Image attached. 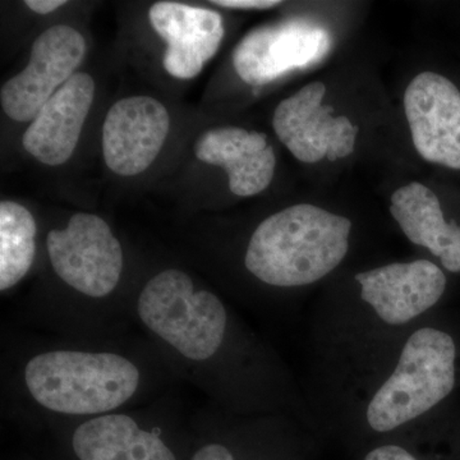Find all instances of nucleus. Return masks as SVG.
<instances>
[{
    "label": "nucleus",
    "mask_w": 460,
    "mask_h": 460,
    "mask_svg": "<svg viewBox=\"0 0 460 460\" xmlns=\"http://www.w3.org/2000/svg\"><path fill=\"white\" fill-rule=\"evenodd\" d=\"M65 4V0H27L26 2L27 7L39 14H49Z\"/></svg>",
    "instance_id": "21"
},
{
    "label": "nucleus",
    "mask_w": 460,
    "mask_h": 460,
    "mask_svg": "<svg viewBox=\"0 0 460 460\" xmlns=\"http://www.w3.org/2000/svg\"><path fill=\"white\" fill-rule=\"evenodd\" d=\"M420 450L416 425L401 434L368 445L361 450L359 460H426Z\"/></svg>",
    "instance_id": "19"
},
{
    "label": "nucleus",
    "mask_w": 460,
    "mask_h": 460,
    "mask_svg": "<svg viewBox=\"0 0 460 460\" xmlns=\"http://www.w3.org/2000/svg\"><path fill=\"white\" fill-rule=\"evenodd\" d=\"M213 4L233 9H270L280 5L281 2L275 0H217Z\"/></svg>",
    "instance_id": "20"
},
{
    "label": "nucleus",
    "mask_w": 460,
    "mask_h": 460,
    "mask_svg": "<svg viewBox=\"0 0 460 460\" xmlns=\"http://www.w3.org/2000/svg\"><path fill=\"white\" fill-rule=\"evenodd\" d=\"M181 381L138 330L68 339L5 323L0 356L2 419L27 436L48 423L148 404Z\"/></svg>",
    "instance_id": "2"
},
{
    "label": "nucleus",
    "mask_w": 460,
    "mask_h": 460,
    "mask_svg": "<svg viewBox=\"0 0 460 460\" xmlns=\"http://www.w3.org/2000/svg\"><path fill=\"white\" fill-rule=\"evenodd\" d=\"M353 222L310 204L271 214L250 233L239 268L255 286L250 307L278 316L288 299L335 274L352 251Z\"/></svg>",
    "instance_id": "6"
},
{
    "label": "nucleus",
    "mask_w": 460,
    "mask_h": 460,
    "mask_svg": "<svg viewBox=\"0 0 460 460\" xmlns=\"http://www.w3.org/2000/svg\"><path fill=\"white\" fill-rule=\"evenodd\" d=\"M86 53V42L74 27L57 25L42 32L32 45L29 65L3 84V111L17 122L35 119L42 107L75 75Z\"/></svg>",
    "instance_id": "9"
},
{
    "label": "nucleus",
    "mask_w": 460,
    "mask_h": 460,
    "mask_svg": "<svg viewBox=\"0 0 460 460\" xmlns=\"http://www.w3.org/2000/svg\"><path fill=\"white\" fill-rule=\"evenodd\" d=\"M148 20L168 44L163 60L166 72L181 80L199 75L223 41V18L211 9L159 2L148 11Z\"/></svg>",
    "instance_id": "14"
},
{
    "label": "nucleus",
    "mask_w": 460,
    "mask_h": 460,
    "mask_svg": "<svg viewBox=\"0 0 460 460\" xmlns=\"http://www.w3.org/2000/svg\"><path fill=\"white\" fill-rule=\"evenodd\" d=\"M187 460H305L313 429L283 414L239 416L211 402L190 414Z\"/></svg>",
    "instance_id": "8"
},
{
    "label": "nucleus",
    "mask_w": 460,
    "mask_h": 460,
    "mask_svg": "<svg viewBox=\"0 0 460 460\" xmlns=\"http://www.w3.org/2000/svg\"><path fill=\"white\" fill-rule=\"evenodd\" d=\"M390 214L405 238L440 260L445 270L460 272V226L447 222L438 196L419 181L396 190Z\"/></svg>",
    "instance_id": "17"
},
{
    "label": "nucleus",
    "mask_w": 460,
    "mask_h": 460,
    "mask_svg": "<svg viewBox=\"0 0 460 460\" xmlns=\"http://www.w3.org/2000/svg\"><path fill=\"white\" fill-rule=\"evenodd\" d=\"M133 325L181 383L239 416L283 414L321 436L301 380L280 353L210 287L177 266L133 292Z\"/></svg>",
    "instance_id": "1"
},
{
    "label": "nucleus",
    "mask_w": 460,
    "mask_h": 460,
    "mask_svg": "<svg viewBox=\"0 0 460 460\" xmlns=\"http://www.w3.org/2000/svg\"><path fill=\"white\" fill-rule=\"evenodd\" d=\"M326 86L305 84L275 109L272 127L281 144L299 162L314 164L323 157L330 162L353 153L358 127L347 117H332V107L323 105Z\"/></svg>",
    "instance_id": "10"
},
{
    "label": "nucleus",
    "mask_w": 460,
    "mask_h": 460,
    "mask_svg": "<svg viewBox=\"0 0 460 460\" xmlns=\"http://www.w3.org/2000/svg\"><path fill=\"white\" fill-rule=\"evenodd\" d=\"M95 81L78 72L42 107L23 135V147L42 164H65L74 155L93 105Z\"/></svg>",
    "instance_id": "15"
},
{
    "label": "nucleus",
    "mask_w": 460,
    "mask_h": 460,
    "mask_svg": "<svg viewBox=\"0 0 460 460\" xmlns=\"http://www.w3.org/2000/svg\"><path fill=\"white\" fill-rule=\"evenodd\" d=\"M171 117L150 96H131L115 102L102 126V153L111 172L132 177L146 171L164 146Z\"/></svg>",
    "instance_id": "13"
},
{
    "label": "nucleus",
    "mask_w": 460,
    "mask_h": 460,
    "mask_svg": "<svg viewBox=\"0 0 460 460\" xmlns=\"http://www.w3.org/2000/svg\"><path fill=\"white\" fill-rule=\"evenodd\" d=\"M301 383L321 436L362 450L443 410L460 383L459 341L436 311L362 361Z\"/></svg>",
    "instance_id": "3"
},
{
    "label": "nucleus",
    "mask_w": 460,
    "mask_h": 460,
    "mask_svg": "<svg viewBox=\"0 0 460 460\" xmlns=\"http://www.w3.org/2000/svg\"><path fill=\"white\" fill-rule=\"evenodd\" d=\"M447 289L443 269L428 259L354 271L308 314L305 377L343 370L383 349L436 313Z\"/></svg>",
    "instance_id": "5"
},
{
    "label": "nucleus",
    "mask_w": 460,
    "mask_h": 460,
    "mask_svg": "<svg viewBox=\"0 0 460 460\" xmlns=\"http://www.w3.org/2000/svg\"><path fill=\"white\" fill-rule=\"evenodd\" d=\"M38 256V224L25 206L0 202V292L7 295L26 279Z\"/></svg>",
    "instance_id": "18"
},
{
    "label": "nucleus",
    "mask_w": 460,
    "mask_h": 460,
    "mask_svg": "<svg viewBox=\"0 0 460 460\" xmlns=\"http://www.w3.org/2000/svg\"><path fill=\"white\" fill-rule=\"evenodd\" d=\"M195 154L199 162L226 169L229 190L241 198L259 195L274 178L277 159L265 133L238 127L210 129L199 136Z\"/></svg>",
    "instance_id": "16"
},
{
    "label": "nucleus",
    "mask_w": 460,
    "mask_h": 460,
    "mask_svg": "<svg viewBox=\"0 0 460 460\" xmlns=\"http://www.w3.org/2000/svg\"><path fill=\"white\" fill-rule=\"evenodd\" d=\"M404 111L414 147L426 162L460 171V91L444 75L422 72L408 84Z\"/></svg>",
    "instance_id": "12"
},
{
    "label": "nucleus",
    "mask_w": 460,
    "mask_h": 460,
    "mask_svg": "<svg viewBox=\"0 0 460 460\" xmlns=\"http://www.w3.org/2000/svg\"><path fill=\"white\" fill-rule=\"evenodd\" d=\"M51 275L12 314L18 328L68 339L122 337L137 330L131 316L135 288L127 284L122 242L98 215L77 213L45 238Z\"/></svg>",
    "instance_id": "4"
},
{
    "label": "nucleus",
    "mask_w": 460,
    "mask_h": 460,
    "mask_svg": "<svg viewBox=\"0 0 460 460\" xmlns=\"http://www.w3.org/2000/svg\"><path fill=\"white\" fill-rule=\"evenodd\" d=\"M193 411V410H192ZM180 386L148 404L86 420L48 423L40 460H187L190 414Z\"/></svg>",
    "instance_id": "7"
},
{
    "label": "nucleus",
    "mask_w": 460,
    "mask_h": 460,
    "mask_svg": "<svg viewBox=\"0 0 460 460\" xmlns=\"http://www.w3.org/2000/svg\"><path fill=\"white\" fill-rule=\"evenodd\" d=\"M330 48L328 30L305 20H288L248 32L233 53V66L244 83L262 86L316 65Z\"/></svg>",
    "instance_id": "11"
},
{
    "label": "nucleus",
    "mask_w": 460,
    "mask_h": 460,
    "mask_svg": "<svg viewBox=\"0 0 460 460\" xmlns=\"http://www.w3.org/2000/svg\"><path fill=\"white\" fill-rule=\"evenodd\" d=\"M3 460H40L38 456H32L30 453H17L11 456H5Z\"/></svg>",
    "instance_id": "22"
}]
</instances>
